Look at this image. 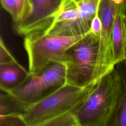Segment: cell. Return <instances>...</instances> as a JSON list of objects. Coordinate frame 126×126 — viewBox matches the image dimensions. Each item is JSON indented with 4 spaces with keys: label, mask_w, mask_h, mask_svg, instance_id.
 I'll use <instances>...</instances> for the list:
<instances>
[{
    "label": "cell",
    "mask_w": 126,
    "mask_h": 126,
    "mask_svg": "<svg viewBox=\"0 0 126 126\" xmlns=\"http://www.w3.org/2000/svg\"><path fill=\"white\" fill-rule=\"evenodd\" d=\"M16 61L5 46L2 38L0 41V64L9 63Z\"/></svg>",
    "instance_id": "cell-15"
},
{
    "label": "cell",
    "mask_w": 126,
    "mask_h": 126,
    "mask_svg": "<svg viewBox=\"0 0 126 126\" xmlns=\"http://www.w3.org/2000/svg\"><path fill=\"white\" fill-rule=\"evenodd\" d=\"M0 126H27L21 116H0Z\"/></svg>",
    "instance_id": "cell-14"
},
{
    "label": "cell",
    "mask_w": 126,
    "mask_h": 126,
    "mask_svg": "<svg viewBox=\"0 0 126 126\" xmlns=\"http://www.w3.org/2000/svg\"><path fill=\"white\" fill-rule=\"evenodd\" d=\"M98 0H61L51 25L39 31L45 34L76 36L90 31Z\"/></svg>",
    "instance_id": "cell-5"
},
{
    "label": "cell",
    "mask_w": 126,
    "mask_h": 126,
    "mask_svg": "<svg viewBox=\"0 0 126 126\" xmlns=\"http://www.w3.org/2000/svg\"><path fill=\"white\" fill-rule=\"evenodd\" d=\"M119 93L116 104L104 126H126V60L116 63Z\"/></svg>",
    "instance_id": "cell-9"
},
{
    "label": "cell",
    "mask_w": 126,
    "mask_h": 126,
    "mask_svg": "<svg viewBox=\"0 0 126 126\" xmlns=\"http://www.w3.org/2000/svg\"><path fill=\"white\" fill-rule=\"evenodd\" d=\"M96 84L82 88L66 84L47 97L28 107L21 117L27 126H41L73 112L86 99Z\"/></svg>",
    "instance_id": "cell-2"
},
{
    "label": "cell",
    "mask_w": 126,
    "mask_h": 126,
    "mask_svg": "<svg viewBox=\"0 0 126 126\" xmlns=\"http://www.w3.org/2000/svg\"><path fill=\"white\" fill-rule=\"evenodd\" d=\"M30 75L17 61L0 64V88L9 93L21 86Z\"/></svg>",
    "instance_id": "cell-10"
},
{
    "label": "cell",
    "mask_w": 126,
    "mask_h": 126,
    "mask_svg": "<svg viewBox=\"0 0 126 126\" xmlns=\"http://www.w3.org/2000/svg\"><path fill=\"white\" fill-rule=\"evenodd\" d=\"M17 11V24L25 20L31 13L32 9V0H15Z\"/></svg>",
    "instance_id": "cell-12"
},
{
    "label": "cell",
    "mask_w": 126,
    "mask_h": 126,
    "mask_svg": "<svg viewBox=\"0 0 126 126\" xmlns=\"http://www.w3.org/2000/svg\"><path fill=\"white\" fill-rule=\"evenodd\" d=\"M89 32L68 36L33 32L25 35L24 48L28 56L29 73L37 74L52 63L64 64L67 50Z\"/></svg>",
    "instance_id": "cell-4"
},
{
    "label": "cell",
    "mask_w": 126,
    "mask_h": 126,
    "mask_svg": "<svg viewBox=\"0 0 126 126\" xmlns=\"http://www.w3.org/2000/svg\"><path fill=\"white\" fill-rule=\"evenodd\" d=\"M98 8L99 5L96 10L95 14L92 20L90 31L92 33L100 35L102 29V22L98 14Z\"/></svg>",
    "instance_id": "cell-17"
},
{
    "label": "cell",
    "mask_w": 126,
    "mask_h": 126,
    "mask_svg": "<svg viewBox=\"0 0 126 126\" xmlns=\"http://www.w3.org/2000/svg\"><path fill=\"white\" fill-rule=\"evenodd\" d=\"M100 35L90 32L70 47L64 63L66 84L84 88L95 85L115 67L101 53Z\"/></svg>",
    "instance_id": "cell-1"
},
{
    "label": "cell",
    "mask_w": 126,
    "mask_h": 126,
    "mask_svg": "<svg viewBox=\"0 0 126 126\" xmlns=\"http://www.w3.org/2000/svg\"><path fill=\"white\" fill-rule=\"evenodd\" d=\"M126 45V0H124L118 6L112 29L111 47L115 64L125 60Z\"/></svg>",
    "instance_id": "cell-8"
},
{
    "label": "cell",
    "mask_w": 126,
    "mask_h": 126,
    "mask_svg": "<svg viewBox=\"0 0 126 126\" xmlns=\"http://www.w3.org/2000/svg\"><path fill=\"white\" fill-rule=\"evenodd\" d=\"M28 108L9 93L1 94L0 96V116H21Z\"/></svg>",
    "instance_id": "cell-11"
},
{
    "label": "cell",
    "mask_w": 126,
    "mask_h": 126,
    "mask_svg": "<svg viewBox=\"0 0 126 126\" xmlns=\"http://www.w3.org/2000/svg\"><path fill=\"white\" fill-rule=\"evenodd\" d=\"M65 84L64 64L52 63L37 74L30 73L21 86L9 94L29 107L47 97Z\"/></svg>",
    "instance_id": "cell-6"
},
{
    "label": "cell",
    "mask_w": 126,
    "mask_h": 126,
    "mask_svg": "<svg viewBox=\"0 0 126 126\" xmlns=\"http://www.w3.org/2000/svg\"><path fill=\"white\" fill-rule=\"evenodd\" d=\"M119 83L114 68L96 84L83 103L73 111L79 126H104L117 102Z\"/></svg>",
    "instance_id": "cell-3"
},
{
    "label": "cell",
    "mask_w": 126,
    "mask_h": 126,
    "mask_svg": "<svg viewBox=\"0 0 126 126\" xmlns=\"http://www.w3.org/2000/svg\"><path fill=\"white\" fill-rule=\"evenodd\" d=\"M125 60H126V45L125 48Z\"/></svg>",
    "instance_id": "cell-18"
},
{
    "label": "cell",
    "mask_w": 126,
    "mask_h": 126,
    "mask_svg": "<svg viewBox=\"0 0 126 126\" xmlns=\"http://www.w3.org/2000/svg\"><path fill=\"white\" fill-rule=\"evenodd\" d=\"M61 0H32V9L30 15L16 25L21 35L44 30L52 24L59 8Z\"/></svg>",
    "instance_id": "cell-7"
},
{
    "label": "cell",
    "mask_w": 126,
    "mask_h": 126,
    "mask_svg": "<svg viewBox=\"0 0 126 126\" xmlns=\"http://www.w3.org/2000/svg\"><path fill=\"white\" fill-rule=\"evenodd\" d=\"M41 126H79L73 112L67 113Z\"/></svg>",
    "instance_id": "cell-13"
},
{
    "label": "cell",
    "mask_w": 126,
    "mask_h": 126,
    "mask_svg": "<svg viewBox=\"0 0 126 126\" xmlns=\"http://www.w3.org/2000/svg\"><path fill=\"white\" fill-rule=\"evenodd\" d=\"M2 7L9 13L14 22L17 18V11L15 0H1Z\"/></svg>",
    "instance_id": "cell-16"
}]
</instances>
